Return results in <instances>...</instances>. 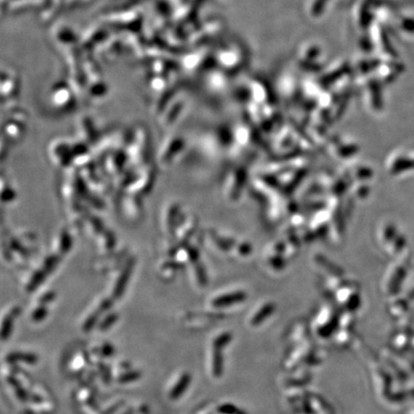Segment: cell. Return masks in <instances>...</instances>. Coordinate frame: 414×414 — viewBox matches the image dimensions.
<instances>
[{
    "mask_svg": "<svg viewBox=\"0 0 414 414\" xmlns=\"http://www.w3.org/2000/svg\"><path fill=\"white\" fill-rule=\"evenodd\" d=\"M230 336L229 334H222L219 336L213 342L214 353H213V373L216 377H220L222 371V350L230 342Z\"/></svg>",
    "mask_w": 414,
    "mask_h": 414,
    "instance_id": "1",
    "label": "cell"
},
{
    "mask_svg": "<svg viewBox=\"0 0 414 414\" xmlns=\"http://www.w3.org/2000/svg\"><path fill=\"white\" fill-rule=\"evenodd\" d=\"M191 382V376L188 373H184L179 378L177 385H175L170 393V398L172 400H178L188 388Z\"/></svg>",
    "mask_w": 414,
    "mask_h": 414,
    "instance_id": "2",
    "label": "cell"
},
{
    "mask_svg": "<svg viewBox=\"0 0 414 414\" xmlns=\"http://www.w3.org/2000/svg\"><path fill=\"white\" fill-rule=\"evenodd\" d=\"M8 362H25L27 364H36L37 362V357L32 353H23V352H13L6 357Z\"/></svg>",
    "mask_w": 414,
    "mask_h": 414,
    "instance_id": "3",
    "label": "cell"
},
{
    "mask_svg": "<svg viewBox=\"0 0 414 414\" xmlns=\"http://www.w3.org/2000/svg\"><path fill=\"white\" fill-rule=\"evenodd\" d=\"M13 321H14V316H9L4 319L3 324H2V330H1L2 340H8L9 337L11 336L12 329H13Z\"/></svg>",
    "mask_w": 414,
    "mask_h": 414,
    "instance_id": "4",
    "label": "cell"
},
{
    "mask_svg": "<svg viewBox=\"0 0 414 414\" xmlns=\"http://www.w3.org/2000/svg\"><path fill=\"white\" fill-rule=\"evenodd\" d=\"M243 296L240 295H233V296H223L219 299H217L214 302V305L221 307V306H225V305H230V304L235 303L240 300H242Z\"/></svg>",
    "mask_w": 414,
    "mask_h": 414,
    "instance_id": "5",
    "label": "cell"
},
{
    "mask_svg": "<svg viewBox=\"0 0 414 414\" xmlns=\"http://www.w3.org/2000/svg\"><path fill=\"white\" fill-rule=\"evenodd\" d=\"M140 378V373L137 371H131V372H127L124 375L120 376L118 379L120 383H130L133 381H136L137 379Z\"/></svg>",
    "mask_w": 414,
    "mask_h": 414,
    "instance_id": "6",
    "label": "cell"
},
{
    "mask_svg": "<svg viewBox=\"0 0 414 414\" xmlns=\"http://www.w3.org/2000/svg\"><path fill=\"white\" fill-rule=\"evenodd\" d=\"M271 313H272L271 306H266V308H265L262 312H259L257 316L252 319V324L253 325H258L261 323V321H263L267 316H270Z\"/></svg>",
    "mask_w": 414,
    "mask_h": 414,
    "instance_id": "7",
    "label": "cell"
},
{
    "mask_svg": "<svg viewBox=\"0 0 414 414\" xmlns=\"http://www.w3.org/2000/svg\"><path fill=\"white\" fill-rule=\"evenodd\" d=\"M98 317H99V313H95V314H93L92 316H90L87 319V321L85 322V325H84V331L85 332H89L94 327V325L96 324L97 320H98Z\"/></svg>",
    "mask_w": 414,
    "mask_h": 414,
    "instance_id": "8",
    "label": "cell"
},
{
    "mask_svg": "<svg viewBox=\"0 0 414 414\" xmlns=\"http://www.w3.org/2000/svg\"><path fill=\"white\" fill-rule=\"evenodd\" d=\"M116 318L117 317L116 316H114V315H112V316H110V317H108V318H106L105 320H104L103 322L101 323V325H100V328L102 329V330H106V329H108V328H110L115 321H116Z\"/></svg>",
    "mask_w": 414,
    "mask_h": 414,
    "instance_id": "9",
    "label": "cell"
},
{
    "mask_svg": "<svg viewBox=\"0 0 414 414\" xmlns=\"http://www.w3.org/2000/svg\"><path fill=\"white\" fill-rule=\"evenodd\" d=\"M46 315H47V310H45V308H38L37 310L34 312L33 319L35 321H40L46 317Z\"/></svg>",
    "mask_w": 414,
    "mask_h": 414,
    "instance_id": "10",
    "label": "cell"
},
{
    "mask_svg": "<svg viewBox=\"0 0 414 414\" xmlns=\"http://www.w3.org/2000/svg\"><path fill=\"white\" fill-rule=\"evenodd\" d=\"M114 352V348L111 346V344H105L102 347V354L107 357H110L112 355Z\"/></svg>",
    "mask_w": 414,
    "mask_h": 414,
    "instance_id": "11",
    "label": "cell"
},
{
    "mask_svg": "<svg viewBox=\"0 0 414 414\" xmlns=\"http://www.w3.org/2000/svg\"><path fill=\"white\" fill-rule=\"evenodd\" d=\"M132 413H133V411H132V410H129V411H127V412H125V413L124 414H132Z\"/></svg>",
    "mask_w": 414,
    "mask_h": 414,
    "instance_id": "12",
    "label": "cell"
}]
</instances>
